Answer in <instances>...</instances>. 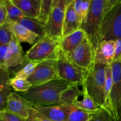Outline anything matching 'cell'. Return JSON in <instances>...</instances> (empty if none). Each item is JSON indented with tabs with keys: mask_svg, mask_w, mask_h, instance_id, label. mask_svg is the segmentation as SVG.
<instances>
[{
	"mask_svg": "<svg viewBox=\"0 0 121 121\" xmlns=\"http://www.w3.org/2000/svg\"><path fill=\"white\" fill-rule=\"evenodd\" d=\"M60 40L46 34L27 51L25 59L28 61L39 63L45 60H57L60 50Z\"/></svg>",
	"mask_w": 121,
	"mask_h": 121,
	"instance_id": "3",
	"label": "cell"
},
{
	"mask_svg": "<svg viewBox=\"0 0 121 121\" xmlns=\"http://www.w3.org/2000/svg\"><path fill=\"white\" fill-rule=\"evenodd\" d=\"M82 86V89L81 96L82 97V99L81 100H79V99L74 100L73 106L78 109L95 114L99 111L101 107H100L89 95L85 84Z\"/></svg>",
	"mask_w": 121,
	"mask_h": 121,
	"instance_id": "19",
	"label": "cell"
},
{
	"mask_svg": "<svg viewBox=\"0 0 121 121\" xmlns=\"http://www.w3.org/2000/svg\"><path fill=\"white\" fill-rule=\"evenodd\" d=\"M14 35L11 24L8 21L0 26V45H7L10 43Z\"/></svg>",
	"mask_w": 121,
	"mask_h": 121,
	"instance_id": "27",
	"label": "cell"
},
{
	"mask_svg": "<svg viewBox=\"0 0 121 121\" xmlns=\"http://www.w3.org/2000/svg\"><path fill=\"white\" fill-rule=\"evenodd\" d=\"M74 106L57 105L53 106H34L33 109L40 115L53 121H67Z\"/></svg>",
	"mask_w": 121,
	"mask_h": 121,
	"instance_id": "12",
	"label": "cell"
},
{
	"mask_svg": "<svg viewBox=\"0 0 121 121\" xmlns=\"http://www.w3.org/2000/svg\"><path fill=\"white\" fill-rule=\"evenodd\" d=\"M9 84L13 89L17 92H20L21 93L27 92L33 86L27 79H21L15 77L11 78Z\"/></svg>",
	"mask_w": 121,
	"mask_h": 121,
	"instance_id": "28",
	"label": "cell"
},
{
	"mask_svg": "<svg viewBox=\"0 0 121 121\" xmlns=\"http://www.w3.org/2000/svg\"><path fill=\"white\" fill-rule=\"evenodd\" d=\"M8 19V13L4 0H0V26L4 24Z\"/></svg>",
	"mask_w": 121,
	"mask_h": 121,
	"instance_id": "34",
	"label": "cell"
},
{
	"mask_svg": "<svg viewBox=\"0 0 121 121\" xmlns=\"http://www.w3.org/2000/svg\"><path fill=\"white\" fill-rule=\"evenodd\" d=\"M68 0H53L52 11L44 28L46 34L56 39H61L65 11Z\"/></svg>",
	"mask_w": 121,
	"mask_h": 121,
	"instance_id": "7",
	"label": "cell"
},
{
	"mask_svg": "<svg viewBox=\"0 0 121 121\" xmlns=\"http://www.w3.org/2000/svg\"><path fill=\"white\" fill-rule=\"evenodd\" d=\"M0 121H31L26 120L5 110L0 112Z\"/></svg>",
	"mask_w": 121,
	"mask_h": 121,
	"instance_id": "32",
	"label": "cell"
},
{
	"mask_svg": "<svg viewBox=\"0 0 121 121\" xmlns=\"http://www.w3.org/2000/svg\"><path fill=\"white\" fill-rule=\"evenodd\" d=\"M53 0H41L40 15L38 20L45 26L52 11Z\"/></svg>",
	"mask_w": 121,
	"mask_h": 121,
	"instance_id": "29",
	"label": "cell"
},
{
	"mask_svg": "<svg viewBox=\"0 0 121 121\" xmlns=\"http://www.w3.org/2000/svg\"><path fill=\"white\" fill-rule=\"evenodd\" d=\"M81 26V23L74 9V0H68L65 11L61 38L79 30Z\"/></svg>",
	"mask_w": 121,
	"mask_h": 121,
	"instance_id": "15",
	"label": "cell"
},
{
	"mask_svg": "<svg viewBox=\"0 0 121 121\" xmlns=\"http://www.w3.org/2000/svg\"><path fill=\"white\" fill-rule=\"evenodd\" d=\"M113 62H121V39L115 41V50Z\"/></svg>",
	"mask_w": 121,
	"mask_h": 121,
	"instance_id": "35",
	"label": "cell"
},
{
	"mask_svg": "<svg viewBox=\"0 0 121 121\" xmlns=\"http://www.w3.org/2000/svg\"><path fill=\"white\" fill-rule=\"evenodd\" d=\"M32 119H33V121H53L40 115L37 113H36L34 111V109H33V115H32Z\"/></svg>",
	"mask_w": 121,
	"mask_h": 121,
	"instance_id": "36",
	"label": "cell"
},
{
	"mask_svg": "<svg viewBox=\"0 0 121 121\" xmlns=\"http://www.w3.org/2000/svg\"><path fill=\"white\" fill-rule=\"evenodd\" d=\"M91 1H82V0H74V7L76 12L78 15L81 25L85 23L87 16L89 13Z\"/></svg>",
	"mask_w": 121,
	"mask_h": 121,
	"instance_id": "23",
	"label": "cell"
},
{
	"mask_svg": "<svg viewBox=\"0 0 121 121\" xmlns=\"http://www.w3.org/2000/svg\"><path fill=\"white\" fill-rule=\"evenodd\" d=\"M115 41L104 40L100 41L95 50V63L109 66L114 61Z\"/></svg>",
	"mask_w": 121,
	"mask_h": 121,
	"instance_id": "13",
	"label": "cell"
},
{
	"mask_svg": "<svg viewBox=\"0 0 121 121\" xmlns=\"http://www.w3.org/2000/svg\"><path fill=\"white\" fill-rule=\"evenodd\" d=\"M20 9L24 16L38 18L40 15L41 0H12Z\"/></svg>",
	"mask_w": 121,
	"mask_h": 121,
	"instance_id": "17",
	"label": "cell"
},
{
	"mask_svg": "<svg viewBox=\"0 0 121 121\" xmlns=\"http://www.w3.org/2000/svg\"><path fill=\"white\" fill-rule=\"evenodd\" d=\"M4 1L8 13V21L17 22L20 19L24 17L22 12L12 2V0H4Z\"/></svg>",
	"mask_w": 121,
	"mask_h": 121,
	"instance_id": "25",
	"label": "cell"
},
{
	"mask_svg": "<svg viewBox=\"0 0 121 121\" xmlns=\"http://www.w3.org/2000/svg\"><path fill=\"white\" fill-rule=\"evenodd\" d=\"M113 85L110 97V115L113 121H121V62L112 64Z\"/></svg>",
	"mask_w": 121,
	"mask_h": 121,
	"instance_id": "9",
	"label": "cell"
},
{
	"mask_svg": "<svg viewBox=\"0 0 121 121\" xmlns=\"http://www.w3.org/2000/svg\"><path fill=\"white\" fill-rule=\"evenodd\" d=\"M0 112L5 109L8 96L11 93L9 72L1 69L0 72Z\"/></svg>",
	"mask_w": 121,
	"mask_h": 121,
	"instance_id": "20",
	"label": "cell"
},
{
	"mask_svg": "<svg viewBox=\"0 0 121 121\" xmlns=\"http://www.w3.org/2000/svg\"><path fill=\"white\" fill-rule=\"evenodd\" d=\"M8 47L9 50L7 60L4 66L0 69L9 72L10 69L22 65L25 60V57L22 54V47L15 35L13 36L11 41L8 44Z\"/></svg>",
	"mask_w": 121,
	"mask_h": 121,
	"instance_id": "14",
	"label": "cell"
},
{
	"mask_svg": "<svg viewBox=\"0 0 121 121\" xmlns=\"http://www.w3.org/2000/svg\"><path fill=\"white\" fill-rule=\"evenodd\" d=\"M94 114L73 107L67 121H92Z\"/></svg>",
	"mask_w": 121,
	"mask_h": 121,
	"instance_id": "26",
	"label": "cell"
},
{
	"mask_svg": "<svg viewBox=\"0 0 121 121\" xmlns=\"http://www.w3.org/2000/svg\"><path fill=\"white\" fill-rule=\"evenodd\" d=\"M56 79H61L58 74L57 60H48L39 63L27 80L32 86H35Z\"/></svg>",
	"mask_w": 121,
	"mask_h": 121,
	"instance_id": "10",
	"label": "cell"
},
{
	"mask_svg": "<svg viewBox=\"0 0 121 121\" xmlns=\"http://www.w3.org/2000/svg\"><path fill=\"white\" fill-rule=\"evenodd\" d=\"M11 24L13 33L19 43H27L30 44H34L40 37L35 33L30 31L22 25L17 22L8 21Z\"/></svg>",
	"mask_w": 121,
	"mask_h": 121,
	"instance_id": "18",
	"label": "cell"
},
{
	"mask_svg": "<svg viewBox=\"0 0 121 121\" xmlns=\"http://www.w3.org/2000/svg\"><path fill=\"white\" fill-rule=\"evenodd\" d=\"M57 67L59 77L62 80L81 86L85 83L87 72L72 62L61 50L57 60Z\"/></svg>",
	"mask_w": 121,
	"mask_h": 121,
	"instance_id": "6",
	"label": "cell"
},
{
	"mask_svg": "<svg viewBox=\"0 0 121 121\" xmlns=\"http://www.w3.org/2000/svg\"><path fill=\"white\" fill-rule=\"evenodd\" d=\"M17 22L23 26L33 33H35L40 37V39L46 35L44 26L41 24L37 18L24 16L20 19Z\"/></svg>",
	"mask_w": 121,
	"mask_h": 121,
	"instance_id": "21",
	"label": "cell"
},
{
	"mask_svg": "<svg viewBox=\"0 0 121 121\" xmlns=\"http://www.w3.org/2000/svg\"><path fill=\"white\" fill-rule=\"evenodd\" d=\"M87 37L88 35L85 30L80 28L74 33L61 38L60 41V50L65 55H67L80 46Z\"/></svg>",
	"mask_w": 121,
	"mask_h": 121,
	"instance_id": "16",
	"label": "cell"
},
{
	"mask_svg": "<svg viewBox=\"0 0 121 121\" xmlns=\"http://www.w3.org/2000/svg\"><path fill=\"white\" fill-rule=\"evenodd\" d=\"M9 47L7 45H0V68L4 66L8 57Z\"/></svg>",
	"mask_w": 121,
	"mask_h": 121,
	"instance_id": "33",
	"label": "cell"
},
{
	"mask_svg": "<svg viewBox=\"0 0 121 121\" xmlns=\"http://www.w3.org/2000/svg\"><path fill=\"white\" fill-rule=\"evenodd\" d=\"M39 62L28 61L24 66L23 67L15 73L14 77L21 78L24 79H28L30 76L34 73L37 66L39 65Z\"/></svg>",
	"mask_w": 121,
	"mask_h": 121,
	"instance_id": "30",
	"label": "cell"
},
{
	"mask_svg": "<svg viewBox=\"0 0 121 121\" xmlns=\"http://www.w3.org/2000/svg\"><path fill=\"white\" fill-rule=\"evenodd\" d=\"M106 66L95 63L88 71L85 85L89 95L100 107L105 109Z\"/></svg>",
	"mask_w": 121,
	"mask_h": 121,
	"instance_id": "4",
	"label": "cell"
},
{
	"mask_svg": "<svg viewBox=\"0 0 121 121\" xmlns=\"http://www.w3.org/2000/svg\"><path fill=\"white\" fill-rule=\"evenodd\" d=\"M92 121H113L109 113L105 109L101 108L95 113Z\"/></svg>",
	"mask_w": 121,
	"mask_h": 121,
	"instance_id": "31",
	"label": "cell"
},
{
	"mask_svg": "<svg viewBox=\"0 0 121 121\" xmlns=\"http://www.w3.org/2000/svg\"><path fill=\"white\" fill-rule=\"evenodd\" d=\"M121 39V0L105 15L99 33V43Z\"/></svg>",
	"mask_w": 121,
	"mask_h": 121,
	"instance_id": "5",
	"label": "cell"
},
{
	"mask_svg": "<svg viewBox=\"0 0 121 121\" xmlns=\"http://www.w3.org/2000/svg\"><path fill=\"white\" fill-rule=\"evenodd\" d=\"M120 0H92L91 1L87 20L80 28L87 33L95 50L99 43V30L105 15Z\"/></svg>",
	"mask_w": 121,
	"mask_h": 121,
	"instance_id": "2",
	"label": "cell"
},
{
	"mask_svg": "<svg viewBox=\"0 0 121 121\" xmlns=\"http://www.w3.org/2000/svg\"><path fill=\"white\" fill-rule=\"evenodd\" d=\"M80 85L71 84L62 93L60 98V105H73V102L81 96L82 89H79ZM81 86V85H80Z\"/></svg>",
	"mask_w": 121,
	"mask_h": 121,
	"instance_id": "22",
	"label": "cell"
},
{
	"mask_svg": "<svg viewBox=\"0 0 121 121\" xmlns=\"http://www.w3.org/2000/svg\"><path fill=\"white\" fill-rule=\"evenodd\" d=\"M71 84L62 79H56L39 86H32L21 95L33 106L60 105L61 94Z\"/></svg>",
	"mask_w": 121,
	"mask_h": 121,
	"instance_id": "1",
	"label": "cell"
},
{
	"mask_svg": "<svg viewBox=\"0 0 121 121\" xmlns=\"http://www.w3.org/2000/svg\"><path fill=\"white\" fill-rule=\"evenodd\" d=\"M66 56L72 62L87 72L95 64V48L89 37L72 53Z\"/></svg>",
	"mask_w": 121,
	"mask_h": 121,
	"instance_id": "8",
	"label": "cell"
},
{
	"mask_svg": "<svg viewBox=\"0 0 121 121\" xmlns=\"http://www.w3.org/2000/svg\"><path fill=\"white\" fill-rule=\"evenodd\" d=\"M106 79H105V109L110 113V97L113 85V76H112V65L106 66L105 69Z\"/></svg>",
	"mask_w": 121,
	"mask_h": 121,
	"instance_id": "24",
	"label": "cell"
},
{
	"mask_svg": "<svg viewBox=\"0 0 121 121\" xmlns=\"http://www.w3.org/2000/svg\"><path fill=\"white\" fill-rule=\"evenodd\" d=\"M5 110L24 119L33 121V106L21 94L12 92L7 99Z\"/></svg>",
	"mask_w": 121,
	"mask_h": 121,
	"instance_id": "11",
	"label": "cell"
}]
</instances>
